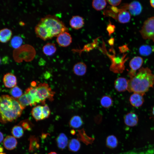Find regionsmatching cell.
<instances>
[{"mask_svg": "<svg viewBox=\"0 0 154 154\" xmlns=\"http://www.w3.org/2000/svg\"><path fill=\"white\" fill-rule=\"evenodd\" d=\"M154 84V74L148 67H142L128 80L127 90L144 95Z\"/></svg>", "mask_w": 154, "mask_h": 154, "instance_id": "cell-1", "label": "cell"}, {"mask_svg": "<svg viewBox=\"0 0 154 154\" xmlns=\"http://www.w3.org/2000/svg\"><path fill=\"white\" fill-rule=\"evenodd\" d=\"M25 109L17 99L8 95L0 96V122L5 123L16 120Z\"/></svg>", "mask_w": 154, "mask_h": 154, "instance_id": "cell-2", "label": "cell"}, {"mask_svg": "<svg viewBox=\"0 0 154 154\" xmlns=\"http://www.w3.org/2000/svg\"><path fill=\"white\" fill-rule=\"evenodd\" d=\"M39 22L42 25L50 39L57 37L62 33L68 31L63 22L54 15H47L42 18Z\"/></svg>", "mask_w": 154, "mask_h": 154, "instance_id": "cell-3", "label": "cell"}, {"mask_svg": "<svg viewBox=\"0 0 154 154\" xmlns=\"http://www.w3.org/2000/svg\"><path fill=\"white\" fill-rule=\"evenodd\" d=\"M36 89L37 102L45 105L46 99L50 101L54 100L53 97L55 92L52 91L51 88L47 83H40L36 86Z\"/></svg>", "mask_w": 154, "mask_h": 154, "instance_id": "cell-4", "label": "cell"}, {"mask_svg": "<svg viewBox=\"0 0 154 154\" xmlns=\"http://www.w3.org/2000/svg\"><path fill=\"white\" fill-rule=\"evenodd\" d=\"M140 32L143 39L154 41V17L148 18L145 21Z\"/></svg>", "mask_w": 154, "mask_h": 154, "instance_id": "cell-5", "label": "cell"}, {"mask_svg": "<svg viewBox=\"0 0 154 154\" xmlns=\"http://www.w3.org/2000/svg\"><path fill=\"white\" fill-rule=\"evenodd\" d=\"M143 63V58L139 56H135L130 60L129 64L131 70L129 74L130 78L135 75L136 71L141 68Z\"/></svg>", "mask_w": 154, "mask_h": 154, "instance_id": "cell-6", "label": "cell"}, {"mask_svg": "<svg viewBox=\"0 0 154 154\" xmlns=\"http://www.w3.org/2000/svg\"><path fill=\"white\" fill-rule=\"evenodd\" d=\"M56 41L60 46L66 47L69 46L72 42V38L68 32H64L60 34L57 37Z\"/></svg>", "mask_w": 154, "mask_h": 154, "instance_id": "cell-7", "label": "cell"}, {"mask_svg": "<svg viewBox=\"0 0 154 154\" xmlns=\"http://www.w3.org/2000/svg\"><path fill=\"white\" fill-rule=\"evenodd\" d=\"M17 100L20 104L25 108L27 106H36L37 104L33 96L29 93L26 92Z\"/></svg>", "mask_w": 154, "mask_h": 154, "instance_id": "cell-8", "label": "cell"}, {"mask_svg": "<svg viewBox=\"0 0 154 154\" xmlns=\"http://www.w3.org/2000/svg\"><path fill=\"white\" fill-rule=\"evenodd\" d=\"M112 63L110 67V70L115 73H122L125 69L124 61L122 59H112Z\"/></svg>", "mask_w": 154, "mask_h": 154, "instance_id": "cell-9", "label": "cell"}, {"mask_svg": "<svg viewBox=\"0 0 154 154\" xmlns=\"http://www.w3.org/2000/svg\"><path fill=\"white\" fill-rule=\"evenodd\" d=\"M3 82L5 86L9 88H12L16 86L17 83L16 76L10 73H7L4 75Z\"/></svg>", "mask_w": 154, "mask_h": 154, "instance_id": "cell-10", "label": "cell"}, {"mask_svg": "<svg viewBox=\"0 0 154 154\" xmlns=\"http://www.w3.org/2000/svg\"><path fill=\"white\" fill-rule=\"evenodd\" d=\"M128 80L123 77H119L116 79L114 82L115 89L118 92H121L127 90Z\"/></svg>", "mask_w": 154, "mask_h": 154, "instance_id": "cell-11", "label": "cell"}, {"mask_svg": "<svg viewBox=\"0 0 154 154\" xmlns=\"http://www.w3.org/2000/svg\"><path fill=\"white\" fill-rule=\"evenodd\" d=\"M129 101L133 107H139L143 105L144 102L143 95L138 93H133L130 97Z\"/></svg>", "mask_w": 154, "mask_h": 154, "instance_id": "cell-12", "label": "cell"}, {"mask_svg": "<svg viewBox=\"0 0 154 154\" xmlns=\"http://www.w3.org/2000/svg\"><path fill=\"white\" fill-rule=\"evenodd\" d=\"M124 120L125 124L130 127L136 125L138 121L137 115L133 112H129L126 114L124 117Z\"/></svg>", "mask_w": 154, "mask_h": 154, "instance_id": "cell-13", "label": "cell"}, {"mask_svg": "<svg viewBox=\"0 0 154 154\" xmlns=\"http://www.w3.org/2000/svg\"><path fill=\"white\" fill-rule=\"evenodd\" d=\"M69 24L73 29L78 30L82 28L84 24L83 18L78 15L73 16L70 19Z\"/></svg>", "mask_w": 154, "mask_h": 154, "instance_id": "cell-14", "label": "cell"}, {"mask_svg": "<svg viewBox=\"0 0 154 154\" xmlns=\"http://www.w3.org/2000/svg\"><path fill=\"white\" fill-rule=\"evenodd\" d=\"M128 8L131 14L134 16L139 15L142 10V7L141 3L138 1H134L129 5Z\"/></svg>", "mask_w": 154, "mask_h": 154, "instance_id": "cell-15", "label": "cell"}, {"mask_svg": "<svg viewBox=\"0 0 154 154\" xmlns=\"http://www.w3.org/2000/svg\"><path fill=\"white\" fill-rule=\"evenodd\" d=\"M17 141L13 136L8 135L4 139L3 145L5 148L8 150L14 149L17 146Z\"/></svg>", "mask_w": 154, "mask_h": 154, "instance_id": "cell-16", "label": "cell"}, {"mask_svg": "<svg viewBox=\"0 0 154 154\" xmlns=\"http://www.w3.org/2000/svg\"><path fill=\"white\" fill-rule=\"evenodd\" d=\"M116 18L118 22L121 23H128L131 19V14L125 9H120Z\"/></svg>", "mask_w": 154, "mask_h": 154, "instance_id": "cell-17", "label": "cell"}, {"mask_svg": "<svg viewBox=\"0 0 154 154\" xmlns=\"http://www.w3.org/2000/svg\"><path fill=\"white\" fill-rule=\"evenodd\" d=\"M43 108V106L38 105L32 109L31 112L32 115L36 121L44 119Z\"/></svg>", "mask_w": 154, "mask_h": 154, "instance_id": "cell-18", "label": "cell"}, {"mask_svg": "<svg viewBox=\"0 0 154 154\" xmlns=\"http://www.w3.org/2000/svg\"><path fill=\"white\" fill-rule=\"evenodd\" d=\"M87 67L85 63L80 62L76 64L73 67L74 73L78 76H82L85 74L87 71Z\"/></svg>", "mask_w": 154, "mask_h": 154, "instance_id": "cell-19", "label": "cell"}, {"mask_svg": "<svg viewBox=\"0 0 154 154\" xmlns=\"http://www.w3.org/2000/svg\"><path fill=\"white\" fill-rule=\"evenodd\" d=\"M12 35V31L10 29L5 28L0 30V42L5 43L11 39Z\"/></svg>", "mask_w": 154, "mask_h": 154, "instance_id": "cell-20", "label": "cell"}, {"mask_svg": "<svg viewBox=\"0 0 154 154\" xmlns=\"http://www.w3.org/2000/svg\"><path fill=\"white\" fill-rule=\"evenodd\" d=\"M56 141L58 147L62 150L64 149L68 143V138L63 133H61L58 135L56 138Z\"/></svg>", "mask_w": 154, "mask_h": 154, "instance_id": "cell-21", "label": "cell"}, {"mask_svg": "<svg viewBox=\"0 0 154 154\" xmlns=\"http://www.w3.org/2000/svg\"><path fill=\"white\" fill-rule=\"evenodd\" d=\"M43 53L47 56H51L54 54L56 50L55 44L52 43H48L42 47Z\"/></svg>", "mask_w": 154, "mask_h": 154, "instance_id": "cell-22", "label": "cell"}, {"mask_svg": "<svg viewBox=\"0 0 154 154\" xmlns=\"http://www.w3.org/2000/svg\"><path fill=\"white\" fill-rule=\"evenodd\" d=\"M154 52V46L148 45H143L139 47V52L140 54L143 56H147Z\"/></svg>", "mask_w": 154, "mask_h": 154, "instance_id": "cell-23", "label": "cell"}, {"mask_svg": "<svg viewBox=\"0 0 154 154\" xmlns=\"http://www.w3.org/2000/svg\"><path fill=\"white\" fill-rule=\"evenodd\" d=\"M30 141L29 151L33 152L38 149L40 147L39 139L37 137L34 136H31L29 138Z\"/></svg>", "mask_w": 154, "mask_h": 154, "instance_id": "cell-24", "label": "cell"}, {"mask_svg": "<svg viewBox=\"0 0 154 154\" xmlns=\"http://www.w3.org/2000/svg\"><path fill=\"white\" fill-rule=\"evenodd\" d=\"M69 125L72 128H77L80 127L83 124V121L81 117L79 116H73L69 121Z\"/></svg>", "mask_w": 154, "mask_h": 154, "instance_id": "cell-25", "label": "cell"}, {"mask_svg": "<svg viewBox=\"0 0 154 154\" xmlns=\"http://www.w3.org/2000/svg\"><path fill=\"white\" fill-rule=\"evenodd\" d=\"M68 148L69 150L72 152L78 151L80 147V143L78 139H72L68 143Z\"/></svg>", "mask_w": 154, "mask_h": 154, "instance_id": "cell-26", "label": "cell"}, {"mask_svg": "<svg viewBox=\"0 0 154 154\" xmlns=\"http://www.w3.org/2000/svg\"><path fill=\"white\" fill-rule=\"evenodd\" d=\"M118 144V141L116 137L114 135L108 136L106 140V145L110 149L115 148Z\"/></svg>", "mask_w": 154, "mask_h": 154, "instance_id": "cell-27", "label": "cell"}, {"mask_svg": "<svg viewBox=\"0 0 154 154\" xmlns=\"http://www.w3.org/2000/svg\"><path fill=\"white\" fill-rule=\"evenodd\" d=\"M113 100L112 98L108 95L103 96L101 99L100 103L104 108H109L113 104Z\"/></svg>", "mask_w": 154, "mask_h": 154, "instance_id": "cell-28", "label": "cell"}, {"mask_svg": "<svg viewBox=\"0 0 154 154\" xmlns=\"http://www.w3.org/2000/svg\"><path fill=\"white\" fill-rule=\"evenodd\" d=\"M106 4V1L105 0H94L92 3L93 7L97 11L102 10L105 7Z\"/></svg>", "mask_w": 154, "mask_h": 154, "instance_id": "cell-29", "label": "cell"}, {"mask_svg": "<svg viewBox=\"0 0 154 154\" xmlns=\"http://www.w3.org/2000/svg\"><path fill=\"white\" fill-rule=\"evenodd\" d=\"M11 133L15 137L20 138L24 135V129L20 125H15L12 129Z\"/></svg>", "mask_w": 154, "mask_h": 154, "instance_id": "cell-30", "label": "cell"}, {"mask_svg": "<svg viewBox=\"0 0 154 154\" xmlns=\"http://www.w3.org/2000/svg\"><path fill=\"white\" fill-rule=\"evenodd\" d=\"M23 42L22 38L19 36H15L11 39L10 44L13 48L17 49L21 46Z\"/></svg>", "mask_w": 154, "mask_h": 154, "instance_id": "cell-31", "label": "cell"}, {"mask_svg": "<svg viewBox=\"0 0 154 154\" xmlns=\"http://www.w3.org/2000/svg\"><path fill=\"white\" fill-rule=\"evenodd\" d=\"M10 93L11 96L17 99L23 94L22 90L18 86H16L10 90Z\"/></svg>", "mask_w": 154, "mask_h": 154, "instance_id": "cell-32", "label": "cell"}, {"mask_svg": "<svg viewBox=\"0 0 154 154\" xmlns=\"http://www.w3.org/2000/svg\"><path fill=\"white\" fill-rule=\"evenodd\" d=\"M24 130H31L33 125L29 119H27L21 121L19 124Z\"/></svg>", "mask_w": 154, "mask_h": 154, "instance_id": "cell-33", "label": "cell"}, {"mask_svg": "<svg viewBox=\"0 0 154 154\" xmlns=\"http://www.w3.org/2000/svg\"><path fill=\"white\" fill-rule=\"evenodd\" d=\"M43 114L44 119L48 118L50 114L49 108L47 105L43 106Z\"/></svg>", "mask_w": 154, "mask_h": 154, "instance_id": "cell-34", "label": "cell"}, {"mask_svg": "<svg viewBox=\"0 0 154 154\" xmlns=\"http://www.w3.org/2000/svg\"><path fill=\"white\" fill-rule=\"evenodd\" d=\"M121 0L106 1L110 5L113 6L118 5L121 3Z\"/></svg>", "mask_w": 154, "mask_h": 154, "instance_id": "cell-35", "label": "cell"}, {"mask_svg": "<svg viewBox=\"0 0 154 154\" xmlns=\"http://www.w3.org/2000/svg\"><path fill=\"white\" fill-rule=\"evenodd\" d=\"M115 26L110 24L108 25L107 28V30L109 33V35H110L115 31Z\"/></svg>", "mask_w": 154, "mask_h": 154, "instance_id": "cell-36", "label": "cell"}, {"mask_svg": "<svg viewBox=\"0 0 154 154\" xmlns=\"http://www.w3.org/2000/svg\"><path fill=\"white\" fill-rule=\"evenodd\" d=\"M3 136L2 132L0 131V143L3 141Z\"/></svg>", "mask_w": 154, "mask_h": 154, "instance_id": "cell-37", "label": "cell"}, {"mask_svg": "<svg viewBox=\"0 0 154 154\" xmlns=\"http://www.w3.org/2000/svg\"><path fill=\"white\" fill-rule=\"evenodd\" d=\"M150 2L151 6L154 8V0H150Z\"/></svg>", "mask_w": 154, "mask_h": 154, "instance_id": "cell-38", "label": "cell"}, {"mask_svg": "<svg viewBox=\"0 0 154 154\" xmlns=\"http://www.w3.org/2000/svg\"><path fill=\"white\" fill-rule=\"evenodd\" d=\"M70 133L72 135H74L75 133V132L74 130H72L70 131Z\"/></svg>", "mask_w": 154, "mask_h": 154, "instance_id": "cell-39", "label": "cell"}, {"mask_svg": "<svg viewBox=\"0 0 154 154\" xmlns=\"http://www.w3.org/2000/svg\"><path fill=\"white\" fill-rule=\"evenodd\" d=\"M3 150V148L1 147H0V153H2Z\"/></svg>", "mask_w": 154, "mask_h": 154, "instance_id": "cell-40", "label": "cell"}, {"mask_svg": "<svg viewBox=\"0 0 154 154\" xmlns=\"http://www.w3.org/2000/svg\"><path fill=\"white\" fill-rule=\"evenodd\" d=\"M48 154H57V153L54 152H51L49 153H48Z\"/></svg>", "mask_w": 154, "mask_h": 154, "instance_id": "cell-41", "label": "cell"}, {"mask_svg": "<svg viewBox=\"0 0 154 154\" xmlns=\"http://www.w3.org/2000/svg\"><path fill=\"white\" fill-rule=\"evenodd\" d=\"M152 113L153 114L154 116V106L152 108Z\"/></svg>", "mask_w": 154, "mask_h": 154, "instance_id": "cell-42", "label": "cell"}, {"mask_svg": "<svg viewBox=\"0 0 154 154\" xmlns=\"http://www.w3.org/2000/svg\"><path fill=\"white\" fill-rule=\"evenodd\" d=\"M0 154H6L5 153H0Z\"/></svg>", "mask_w": 154, "mask_h": 154, "instance_id": "cell-43", "label": "cell"}, {"mask_svg": "<svg viewBox=\"0 0 154 154\" xmlns=\"http://www.w3.org/2000/svg\"><path fill=\"white\" fill-rule=\"evenodd\" d=\"M1 58H0V63H1Z\"/></svg>", "mask_w": 154, "mask_h": 154, "instance_id": "cell-44", "label": "cell"}, {"mask_svg": "<svg viewBox=\"0 0 154 154\" xmlns=\"http://www.w3.org/2000/svg\"></svg>", "mask_w": 154, "mask_h": 154, "instance_id": "cell-45", "label": "cell"}]
</instances>
